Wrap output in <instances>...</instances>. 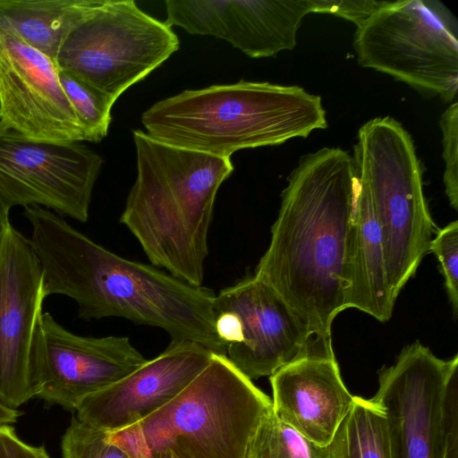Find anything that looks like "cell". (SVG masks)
<instances>
[{
	"mask_svg": "<svg viewBox=\"0 0 458 458\" xmlns=\"http://www.w3.org/2000/svg\"><path fill=\"white\" fill-rule=\"evenodd\" d=\"M268 248L253 276L272 287L333 355L331 327L344 307L343 267L359 179L340 148L302 156L287 178Z\"/></svg>",
	"mask_w": 458,
	"mask_h": 458,
	"instance_id": "cell-1",
	"label": "cell"
},
{
	"mask_svg": "<svg viewBox=\"0 0 458 458\" xmlns=\"http://www.w3.org/2000/svg\"><path fill=\"white\" fill-rule=\"evenodd\" d=\"M23 215L31 225L28 240L41 266L46 297L72 298L85 320L122 318L161 328L171 341H193L226 355L215 327L213 290L124 259L45 208L28 206Z\"/></svg>",
	"mask_w": 458,
	"mask_h": 458,
	"instance_id": "cell-2",
	"label": "cell"
},
{
	"mask_svg": "<svg viewBox=\"0 0 458 458\" xmlns=\"http://www.w3.org/2000/svg\"><path fill=\"white\" fill-rule=\"evenodd\" d=\"M132 136L137 176L120 223L153 266L200 286L215 200L233 171L231 157L165 144L141 130Z\"/></svg>",
	"mask_w": 458,
	"mask_h": 458,
	"instance_id": "cell-3",
	"label": "cell"
},
{
	"mask_svg": "<svg viewBox=\"0 0 458 458\" xmlns=\"http://www.w3.org/2000/svg\"><path fill=\"white\" fill-rule=\"evenodd\" d=\"M140 120L158 141L219 157L327 126L319 96L297 85L246 81L183 90L156 102Z\"/></svg>",
	"mask_w": 458,
	"mask_h": 458,
	"instance_id": "cell-4",
	"label": "cell"
},
{
	"mask_svg": "<svg viewBox=\"0 0 458 458\" xmlns=\"http://www.w3.org/2000/svg\"><path fill=\"white\" fill-rule=\"evenodd\" d=\"M272 412V400L226 355L213 353L167 404L106 433L130 458H251L259 431Z\"/></svg>",
	"mask_w": 458,
	"mask_h": 458,
	"instance_id": "cell-5",
	"label": "cell"
},
{
	"mask_svg": "<svg viewBox=\"0 0 458 458\" xmlns=\"http://www.w3.org/2000/svg\"><path fill=\"white\" fill-rule=\"evenodd\" d=\"M352 158L380 227L388 285L396 301L428 252L435 229L421 165L411 134L391 116L360 126Z\"/></svg>",
	"mask_w": 458,
	"mask_h": 458,
	"instance_id": "cell-6",
	"label": "cell"
},
{
	"mask_svg": "<svg viewBox=\"0 0 458 458\" xmlns=\"http://www.w3.org/2000/svg\"><path fill=\"white\" fill-rule=\"evenodd\" d=\"M458 24L438 0H393L356 29L358 64L421 94L453 101L458 91Z\"/></svg>",
	"mask_w": 458,
	"mask_h": 458,
	"instance_id": "cell-7",
	"label": "cell"
},
{
	"mask_svg": "<svg viewBox=\"0 0 458 458\" xmlns=\"http://www.w3.org/2000/svg\"><path fill=\"white\" fill-rule=\"evenodd\" d=\"M179 46L172 28L135 1L96 0L63 42L55 64L116 101Z\"/></svg>",
	"mask_w": 458,
	"mask_h": 458,
	"instance_id": "cell-8",
	"label": "cell"
},
{
	"mask_svg": "<svg viewBox=\"0 0 458 458\" xmlns=\"http://www.w3.org/2000/svg\"><path fill=\"white\" fill-rule=\"evenodd\" d=\"M103 158L81 142L26 139L0 128V196L86 222Z\"/></svg>",
	"mask_w": 458,
	"mask_h": 458,
	"instance_id": "cell-9",
	"label": "cell"
},
{
	"mask_svg": "<svg viewBox=\"0 0 458 458\" xmlns=\"http://www.w3.org/2000/svg\"><path fill=\"white\" fill-rule=\"evenodd\" d=\"M147 360L127 336L75 335L48 312L40 316L31 357L34 397L75 411L81 402L123 378Z\"/></svg>",
	"mask_w": 458,
	"mask_h": 458,
	"instance_id": "cell-10",
	"label": "cell"
},
{
	"mask_svg": "<svg viewBox=\"0 0 458 458\" xmlns=\"http://www.w3.org/2000/svg\"><path fill=\"white\" fill-rule=\"evenodd\" d=\"M0 128L31 140L87 141L55 62L1 24Z\"/></svg>",
	"mask_w": 458,
	"mask_h": 458,
	"instance_id": "cell-11",
	"label": "cell"
},
{
	"mask_svg": "<svg viewBox=\"0 0 458 458\" xmlns=\"http://www.w3.org/2000/svg\"><path fill=\"white\" fill-rule=\"evenodd\" d=\"M213 307L215 313L236 316L239 341L228 345L226 357L250 380L270 377L300 359H335L318 349L309 328L276 292L253 276L221 290Z\"/></svg>",
	"mask_w": 458,
	"mask_h": 458,
	"instance_id": "cell-12",
	"label": "cell"
},
{
	"mask_svg": "<svg viewBox=\"0 0 458 458\" xmlns=\"http://www.w3.org/2000/svg\"><path fill=\"white\" fill-rule=\"evenodd\" d=\"M457 361V354L441 360L416 341L393 365L378 370V388L371 399L386 416L393 458H441L442 397Z\"/></svg>",
	"mask_w": 458,
	"mask_h": 458,
	"instance_id": "cell-13",
	"label": "cell"
},
{
	"mask_svg": "<svg viewBox=\"0 0 458 458\" xmlns=\"http://www.w3.org/2000/svg\"><path fill=\"white\" fill-rule=\"evenodd\" d=\"M45 298L40 263L10 225L0 253V403L9 408L34 397L31 357Z\"/></svg>",
	"mask_w": 458,
	"mask_h": 458,
	"instance_id": "cell-14",
	"label": "cell"
},
{
	"mask_svg": "<svg viewBox=\"0 0 458 458\" xmlns=\"http://www.w3.org/2000/svg\"><path fill=\"white\" fill-rule=\"evenodd\" d=\"M213 353L193 341H171L155 359L83 399L76 418L107 433L130 427L177 396L208 365Z\"/></svg>",
	"mask_w": 458,
	"mask_h": 458,
	"instance_id": "cell-15",
	"label": "cell"
},
{
	"mask_svg": "<svg viewBox=\"0 0 458 458\" xmlns=\"http://www.w3.org/2000/svg\"><path fill=\"white\" fill-rule=\"evenodd\" d=\"M273 412L313 443L327 446L349 411L347 390L336 359L307 357L270 376Z\"/></svg>",
	"mask_w": 458,
	"mask_h": 458,
	"instance_id": "cell-16",
	"label": "cell"
},
{
	"mask_svg": "<svg viewBox=\"0 0 458 458\" xmlns=\"http://www.w3.org/2000/svg\"><path fill=\"white\" fill-rule=\"evenodd\" d=\"M310 13L313 0H214L209 36L250 57H272L296 47L297 31Z\"/></svg>",
	"mask_w": 458,
	"mask_h": 458,
	"instance_id": "cell-17",
	"label": "cell"
},
{
	"mask_svg": "<svg viewBox=\"0 0 458 458\" xmlns=\"http://www.w3.org/2000/svg\"><path fill=\"white\" fill-rule=\"evenodd\" d=\"M343 279L345 309H358L380 322L389 320L395 300L388 285L381 231L369 191L360 181L346 238Z\"/></svg>",
	"mask_w": 458,
	"mask_h": 458,
	"instance_id": "cell-18",
	"label": "cell"
},
{
	"mask_svg": "<svg viewBox=\"0 0 458 458\" xmlns=\"http://www.w3.org/2000/svg\"><path fill=\"white\" fill-rule=\"evenodd\" d=\"M96 0H0V24L55 62Z\"/></svg>",
	"mask_w": 458,
	"mask_h": 458,
	"instance_id": "cell-19",
	"label": "cell"
},
{
	"mask_svg": "<svg viewBox=\"0 0 458 458\" xmlns=\"http://www.w3.org/2000/svg\"><path fill=\"white\" fill-rule=\"evenodd\" d=\"M327 447L329 458H393L385 411L372 399L354 396Z\"/></svg>",
	"mask_w": 458,
	"mask_h": 458,
	"instance_id": "cell-20",
	"label": "cell"
},
{
	"mask_svg": "<svg viewBox=\"0 0 458 458\" xmlns=\"http://www.w3.org/2000/svg\"><path fill=\"white\" fill-rule=\"evenodd\" d=\"M58 77L87 141L99 142L107 134L115 101L68 72L58 70Z\"/></svg>",
	"mask_w": 458,
	"mask_h": 458,
	"instance_id": "cell-21",
	"label": "cell"
},
{
	"mask_svg": "<svg viewBox=\"0 0 458 458\" xmlns=\"http://www.w3.org/2000/svg\"><path fill=\"white\" fill-rule=\"evenodd\" d=\"M251 458H329L327 446L307 439L272 412L263 422Z\"/></svg>",
	"mask_w": 458,
	"mask_h": 458,
	"instance_id": "cell-22",
	"label": "cell"
},
{
	"mask_svg": "<svg viewBox=\"0 0 458 458\" xmlns=\"http://www.w3.org/2000/svg\"><path fill=\"white\" fill-rule=\"evenodd\" d=\"M62 453L64 458H130L106 432L76 417L63 436Z\"/></svg>",
	"mask_w": 458,
	"mask_h": 458,
	"instance_id": "cell-23",
	"label": "cell"
},
{
	"mask_svg": "<svg viewBox=\"0 0 458 458\" xmlns=\"http://www.w3.org/2000/svg\"><path fill=\"white\" fill-rule=\"evenodd\" d=\"M428 251L433 252L440 263L445 286L453 307L458 311V221H453L439 229L431 240Z\"/></svg>",
	"mask_w": 458,
	"mask_h": 458,
	"instance_id": "cell-24",
	"label": "cell"
},
{
	"mask_svg": "<svg viewBox=\"0 0 458 458\" xmlns=\"http://www.w3.org/2000/svg\"><path fill=\"white\" fill-rule=\"evenodd\" d=\"M439 126L442 131L443 181L451 207L458 210V103L451 104L441 114Z\"/></svg>",
	"mask_w": 458,
	"mask_h": 458,
	"instance_id": "cell-25",
	"label": "cell"
},
{
	"mask_svg": "<svg viewBox=\"0 0 458 458\" xmlns=\"http://www.w3.org/2000/svg\"><path fill=\"white\" fill-rule=\"evenodd\" d=\"M439 431L441 458H458V361L452 367L445 383Z\"/></svg>",
	"mask_w": 458,
	"mask_h": 458,
	"instance_id": "cell-26",
	"label": "cell"
},
{
	"mask_svg": "<svg viewBox=\"0 0 458 458\" xmlns=\"http://www.w3.org/2000/svg\"><path fill=\"white\" fill-rule=\"evenodd\" d=\"M392 1L376 0H313L314 13H328L360 27Z\"/></svg>",
	"mask_w": 458,
	"mask_h": 458,
	"instance_id": "cell-27",
	"label": "cell"
},
{
	"mask_svg": "<svg viewBox=\"0 0 458 458\" xmlns=\"http://www.w3.org/2000/svg\"><path fill=\"white\" fill-rule=\"evenodd\" d=\"M0 458H50L45 447L23 442L10 425L0 426Z\"/></svg>",
	"mask_w": 458,
	"mask_h": 458,
	"instance_id": "cell-28",
	"label": "cell"
},
{
	"mask_svg": "<svg viewBox=\"0 0 458 458\" xmlns=\"http://www.w3.org/2000/svg\"><path fill=\"white\" fill-rule=\"evenodd\" d=\"M11 207L0 196V253L8 227L11 225L9 213Z\"/></svg>",
	"mask_w": 458,
	"mask_h": 458,
	"instance_id": "cell-29",
	"label": "cell"
},
{
	"mask_svg": "<svg viewBox=\"0 0 458 458\" xmlns=\"http://www.w3.org/2000/svg\"><path fill=\"white\" fill-rule=\"evenodd\" d=\"M21 415V412L17 409L9 408L0 403V426L16 422Z\"/></svg>",
	"mask_w": 458,
	"mask_h": 458,
	"instance_id": "cell-30",
	"label": "cell"
}]
</instances>
